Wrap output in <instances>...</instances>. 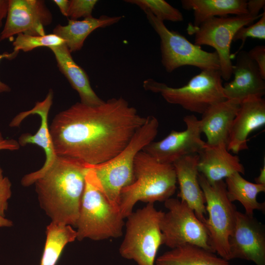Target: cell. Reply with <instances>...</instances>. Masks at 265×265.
Returning <instances> with one entry per match:
<instances>
[{"label":"cell","instance_id":"12","mask_svg":"<svg viewBox=\"0 0 265 265\" xmlns=\"http://www.w3.org/2000/svg\"><path fill=\"white\" fill-rule=\"evenodd\" d=\"M184 121L185 130H172L163 139L150 142L142 150L158 162L167 164H173L186 156L198 154L206 144L201 138L200 121L191 114L185 116Z\"/></svg>","mask_w":265,"mask_h":265},{"label":"cell","instance_id":"26","mask_svg":"<svg viewBox=\"0 0 265 265\" xmlns=\"http://www.w3.org/2000/svg\"><path fill=\"white\" fill-rule=\"evenodd\" d=\"M40 265H55L66 245L77 239V232L70 225L52 222L47 226Z\"/></svg>","mask_w":265,"mask_h":265},{"label":"cell","instance_id":"5","mask_svg":"<svg viewBox=\"0 0 265 265\" xmlns=\"http://www.w3.org/2000/svg\"><path fill=\"white\" fill-rule=\"evenodd\" d=\"M159 126V121L156 117L147 116L143 125L115 157L100 164H87L94 171L107 198L119 208L121 190L134 180L133 164L135 156L145 146L154 141L158 134Z\"/></svg>","mask_w":265,"mask_h":265},{"label":"cell","instance_id":"8","mask_svg":"<svg viewBox=\"0 0 265 265\" xmlns=\"http://www.w3.org/2000/svg\"><path fill=\"white\" fill-rule=\"evenodd\" d=\"M146 18L160 38L161 62L165 70L171 73L184 66H191L203 70H219L216 52H208L192 44L179 32L169 29L164 22L148 11Z\"/></svg>","mask_w":265,"mask_h":265},{"label":"cell","instance_id":"9","mask_svg":"<svg viewBox=\"0 0 265 265\" xmlns=\"http://www.w3.org/2000/svg\"><path fill=\"white\" fill-rule=\"evenodd\" d=\"M198 180L206 204L208 217L204 225L211 246L219 257L230 260L229 239L235 224L236 207L228 197L223 180L212 185L200 173Z\"/></svg>","mask_w":265,"mask_h":265},{"label":"cell","instance_id":"14","mask_svg":"<svg viewBox=\"0 0 265 265\" xmlns=\"http://www.w3.org/2000/svg\"><path fill=\"white\" fill-rule=\"evenodd\" d=\"M53 91L50 89L44 100L36 102L32 109L20 112L9 124L11 127H19L22 122L30 115L38 114L41 118L39 128L35 134L24 133L18 141L20 146L34 144L40 147L44 150L46 156L45 162L41 168L22 178L21 184L24 186L34 184L36 180L53 165L57 157L54 152L48 124V115L53 104Z\"/></svg>","mask_w":265,"mask_h":265},{"label":"cell","instance_id":"22","mask_svg":"<svg viewBox=\"0 0 265 265\" xmlns=\"http://www.w3.org/2000/svg\"><path fill=\"white\" fill-rule=\"evenodd\" d=\"M124 17L103 15L99 18L92 16L80 21L68 19L67 25H56L53 29V33L64 40L71 53L75 52L81 50L84 41L92 31L98 28L114 25Z\"/></svg>","mask_w":265,"mask_h":265},{"label":"cell","instance_id":"28","mask_svg":"<svg viewBox=\"0 0 265 265\" xmlns=\"http://www.w3.org/2000/svg\"><path fill=\"white\" fill-rule=\"evenodd\" d=\"M64 43L63 39L53 33L44 35H30L20 33L17 35L13 42V51L18 53L20 51L26 52L38 47H47L50 48Z\"/></svg>","mask_w":265,"mask_h":265},{"label":"cell","instance_id":"19","mask_svg":"<svg viewBox=\"0 0 265 265\" xmlns=\"http://www.w3.org/2000/svg\"><path fill=\"white\" fill-rule=\"evenodd\" d=\"M198 170L210 184L223 180L238 172L244 174L245 169L239 158L228 151L227 145L205 144L198 154Z\"/></svg>","mask_w":265,"mask_h":265},{"label":"cell","instance_id":"35","mask_svg":"<svg viewBox=\"0 0 265 265\" xmlns=\"http://www.w3.org/2000/svg\"><path fill=\"white\" fill-rule=\"evenodd\" d=\"M19 53L13 51L11 53H4L0 54V61L2 59L11 60L15 58ZM11 90L10 87L0 80V93L9 92Z\"/></svg>","mask_w":265,"mask_h":265},{"label":"cell","instance_id":"30","mask_svg":"<svg viewBox=\"0 0 265 265\" xmlns=\"http://www.w3.org/2000/svg\"><path fill=\"white\" fill-rule=\"evenodd\" d=\"M97 0H69L67 17L70 20H78L79 18L92 17V13Z\"/></svg>","mask_w":265,"mask_h":265},{"label":"cell","instance_id":"21","mask_svg":"<svg viewBox=\"0 0 265 265\" xmlns=\"http://www.w3.org/2000/svg\"><path fill=\"white\" fill-rule=\"evenodd\" d=\"M50 49L54 55L59 71L78 92L81 103L88 106H98L105 102L93 90L86 72L74 61L65 43L50 47Z\"/></svg>","mask_w":265,"mask_h":265},{"label":"cell","instance_id":"6","mask_svg":"<svg viewBox=\"0 0 265 265\" xmlns=\"http://www.w3.org/2000/svg\"><path fill=\"white\" fill-rule=\"evenodd\" d=\"M143 87L160 94L168 103L202 114L212 106L227 100L219 70L201 71L181 87H171L152 79L144 80Z\"/></svg>","mask_w":265,"mask_h":265},{"label":"cell","instance_id":"13","mask_svg":"<svg viewBox=\"0 0 265 265\" xmlns=\"http://www.w3.org/2000/svg\"><path fill=\"white\" fill-rule=\"evenodd\" d=\"M6 20L0 34V41L24 33L44 35L45 27L53 17L43 0H9Z\"/></svg>","mask_w":265,"mask_h":265},{"label":"cell","instance_id":"27","mask_svg":"<svg viewBox=\"0 0 265 265\" xmlns=\"http://www.w3.org/2000/svg\"><path fill=\"white\" fill-rule=\"evenodd\" d=\"M125 2L134 4L142 10L148 11L158 19L163 22H182V13L164 0H125Z\"/></svg>","mask_w":265,"mask_h":265},{"label":"cell","instance_id":"24","mask_svg":"<svg viewBox=\"0 0 265 265\" xmlns=\"http://www.w3.org/2000/svg\"><path fill=\"white\" fill-rule=\"evenodd\" d=\"M156 265H231L215 253L198 246L185 244L158 257Z\"/></svg>","mask_w":265,"mask_h":265},{"label":"cell","instance_id":"38","mask_svg":"<svg viewBox=\"0 0 265 265\" xmlns=\"http://www.w3.org/2000/svg\"><path fill=\"white\" fill-rule=\"evenodd\" d=\"M255 183L265 185V164L261 168L259 175L255 178Z\"/></svg>","mask_w":265,"mask_h":265},{"label":"cell","instance_id":"36","mask_svg":"<svg viewBox=\"0 0 265 265\" xmlns=\"http://www.w3.org/2000/svg\"><path fill=\"white\" fill-rule=\"evenodd\" d=\"M9 4V0H0V28L2 26V21L6 17Z\"/></svg>","mask_w":265,"mask_h":265},{"label":"cell","instance_id":"16","mask_svg":"<svg viewBox=\"0 0 265 265\" xmlns=\"http://www.w3.org/2000/svg\"><path fill=\"white\" fill-rule=\"evenodd\" d=\"M232 81L223 85V93L228 100L240 103L253 97L263 98L265 82L256 63L249 57L248 52H238L236 62L233 65Z\"/></svg>","mask_w":265,"mask_h":265},{"label":"cell","instance_id":"11","mask_svg":"<svg viewBox=\"0 0 265 265\" xmlns=\"http://www.w3.org/2000/svg\"><path fill=\"white\" fill-rule=\"evenodd\" d=\"M261 16L253 17L246 14L216 17L198 26L189 24L186 30L188 34L194 35V44L210 46L215 50L222 79L228 81L232 75L233 64L230 49L235 33L240 28L253 24Z\"/></svg>","mask_w":265,"mask_h":265},{"label":"cell","instance_id":"31","mask_svg":"<svg viewBox=\"0 0 265 265\" xmlns=\"http://www.w3.org/2000/svg\"><path fill=\"white\" fill-rule=\"evenodd\" d=\"M11 183L3 174L0 167V216L5 217V212L8 208V200L12 195Z\"/></svg>","mask_w":265,"mask_h":265},{"label":"cell","instance_id":"34","mask_svg":"<svg viewBox=\"0 0 265 265\" xmlns=\"http://www.w3.org/2000/svg\"><path fill=\"white\" fill-rule=\"evenodd\" d=\"M18 141L13 139H6L3 137L0 131V150H17L20 148Z\"/></svg>","mask_w":265,"mask_h":265},{"label":"cell","instance_id":"39","mask_svg":"<svg viewBox=\"0 0 265 265\" xmlns=\"http://www.w3.org/2000/svg\"><path fill=\"white\" fill-rule=\"evenodd\" d=\"M13 225L12 222L5 218L0 216V228L1 227H10Z\"/></svg>","mask_w":265,"mask_h":265},{"label":"cell","instance_id":"10","mask_svg":"<svg viewBox=\"0 0 265 265\" xmlns=\"http://www.w3.org/2000/svg\"><path fill=\"white\" fill-rule=\"evenodd\" d=\"M164 202L167 211L160 220L163 244L171 249L191 244L214 253L207 229L194 211L179 199L171 197Z\"/></svg>","mask_w":265,"mask_h":265},{"label":"cell","instance_id":"25","mask_svg":"<svg viewBox=\"0 0 265 265\" xmlns=\"http://www.w3.org/2000/svg\"><path fill=\"white\" fill-rule=\"evenodd\" d=\"M225 183L229 200L232 202H239L246 214L252 215L255 210L265 211V204L258 201L257 195L265 191V185L250 182L238 172L226 178Z\"/></svg>","mask_w":265,"mask_h":265},{"label":"cell","instance_id":"3","mask_svg":"<svg viewBox=\"0 0 265 265\" xmlns=\"http://www.w3.org/2000/svg\"><path fill=\"white\" fill-rule=\"evenodd\" d=\"M134 180L122 189L119 210L124 218L133 211L135 204L164 202L175 193L177 183L173 164L160 163L141 150L133 164Z\"/></svg>","mask_w":265,"mask_h":265},{"label":"cell","instance_id":"4","mask_svg":"<svg viewBox=\"0 0 265 265\" xmlns=\"http://www.w3.org/2000/svg\"><path fill=\"white\" fill-rule=\"evenodd\" d=\"M88 168L75 226L77 239L97 241L119 238L123 235L124 218L119 208L106 197L93 170Z\"/></svg>","mask_w":265,"mask_h":265},{"label":"cell","instance_id":"23","mask_svg":"<svg viewBox=\"0 0 265 265\" xmlns=\"http://www.w3.org/2000/svg\"><path fill=\"white\" fill-rule=\"evenodd\" d=\"M247 1L245 0H182V7L193 10L194 22L198 26L205 21L217 16L226 17L229 14H248Z\"/></svg>","mask_w":265,"mask_h":265},{"label":"cell","instance_id":"1","mask_svg":"<svg viewBox=\"0 0 265 265\" xmlns=\"http://www.w3.org/2000/svg\"><path fill=\"white\" fill-rule=\"evenodd\" d=\"M146 119L120 97L98 106L78 102L57 113L49 129L57 156L97 165L119 154Z\"/></svg>","mask_w":265,"mask_h":265},{"label":"cell","instance_id":"32","mask_svg":"<svg viewBox=\"0 0 265 265\" xmlns=\"http://www.w3.org/2000/svg\"><path fill=\"white\" fill-rule=\"evenodd\" d=\"M249 57L256 63L263 78L265 80V46L258 45L248 52Z\"/></svg>","mask_w":265,"mask_h":265},{"label":"cell","instance_id":"20","mask_svg":"<svg viewBox=\"0 0 265 265\" xmlns=\"http://www.w3.org/2000/svg\"><path fill=\"white\" fill-rule=\"evenodd\" d=\"M240 104L238 100L227 99L212 106L202 114L200 127L206 136V144L227 145L231 126Z\"/></svg>","mask_w":265,"mask_h":265},{"label":"cell","instance_id":"17","mask_svg":"<svg viewBox=\"0 0 265 265\" xmlns=\"http://www.w3.org/2000/svg\"><path fill=\"white\" fill-rule=\"evenodd\" d=\"M265 124V100L250 97L240 103L230 132L227 149L234 154L248 148L247 137Z\"/></svg>","mask_w":265,"mask_h":265},{"label":"cell","instance_id":"37","mask_svg":"<svg viewBox=\"0 0 265 265\" xmlns=\"http://www.w3.org/2000/svg\"><path fill=\"white\" fill-rule=\"evenodd\" d=\"M59 8L61 14L67 17L69 0H53V1Z\"/></svg>","mask_w":265,"mask_h":265},{"label":"cell","instance_id":"7","mask_svg":"<svg viewBox=\"0 0 265 265\" xmlns=\"http://www.w3.org/2000/svg\"><path fill=\"white\" fill-rule=\"evenodd\" d=\"M154 204H147L127 217L126 232L119 252L137 265H155L159 247L163 244L160 220L163 213Z\"/></svg>","mask_w":265,"mask_h":265},{"label":"cell","instance_id":"2","mask_svg":"<svg viewBox=\"0 0 265 265\" xmlns=\"http://www.w3.org/2000/svg\"><path fill=\"white\" fill-rule=\"evenodd\" d=\"M87 164L77 159L57 156L34 183L40 205L51 221L75 227Z\"/></svg>","mask_w":265,"mask_h":265},{"label":"cell","instance_id":"15","mask_svg":"<svg viewBox=\"0 0 265 265\" xmlns=\"http://www.w3.org/2000/svg\"><path fill=\"white\" fill-rule=\"evenodd\" d=\"M229 244L231 260L240 259L265 265V226L253 215L237 211Z\"/></svg>","mask_w":265,"mask_h":265},{"label":"cell","instance_id":"18","mask_svg":"<svg viewBox=\"0 0 265 265\" xmlns=\"http://www.w3.org/2000/svg\"><path fill=\"white\" fill-rule=\"evenodd\" d=\"M198 161L199 155L193 154L183 157L173 165L179 186L178 197L194 211L204 224L207 213L204 195L198 180Z\"/></svg>","mask_w":265,"mask_h":265},{"label":"cell","instance_id":"29","mask_svg":"<svg viewBox=\"0 0 265 265\" xmlns=\"http://www.w3.org/2000/svg\"><path fill=\"white\" fill-rule=\"evenodd\" d=\"M264 12L258 21L247 26L240 28L235 33L233 41L240 40L242 41L241 47L238 52L243 47L248 38H257L261 40L265 39V11Z\"/></svg>","mask_w":265,"mask_h":265},{"label":"cell","instance_id":"33","mask_svg":"<svg viewBox=\"0 0 265 265\" xmlns=\"http://www.w3.org/2000/svg\"><path fill=\"white\" fill-rule=\"evenodd\" d=\"M265 0H250L247 1L246 8L248 14L253 17H257L261 16L259 14L260 10L265 8Z\"/></svg>","mask_w":265,"mask_h":265}]
</instances>
